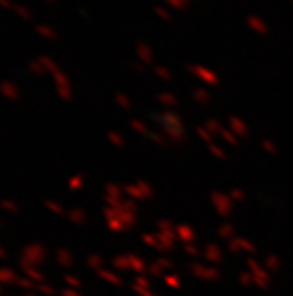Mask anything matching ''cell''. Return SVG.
<instances>
[{
	"instance_id": "obj_1",
	"label": "cell",
	"mask_w": 293,
	"mask_h": 296,
	"mask_svg": "<svg viewBox=\"0 0 293 296\" xmlns=\"http://www.w3.org/2000/svg\"><path fill=\"white\" fill-rule=\"evenodd\" d=\"M0 94L9 99V101H18L20 99V89L13 82H9V80L0 82Z\"/></svg>"
},
{
	"instance_id": "obj_2",
	"label": "cell",
	"mask_w": 293,
	"mask_h": 296,
	"mask_svg": "<svg viewBox=\"0 0 293 296\" xmlns=\"http://www.w3.org/2000/svg\"><path fill=\"white\" fill-rule=\"evenodd\" d=\"M53 80H55V83H57V89H71L67 75H65L62 69H59V71L53 73Z\"/></svg>"
},
{
	"instance_id": "obj_3",
	"label": "cell",
	"mask_w": 293,
	"mask_h": 296,
	"mask_svg": "<svg viewBox=\"0 0 293 296\" xmlns=\"http://www.w3.org/2000/svg\"><path fill=\"white\" fill-rule=\"evenodd\" d=\"M36 32L44 37V39H57V32L48 25H36Z\"/></svg>"
},
{
	"instance_id": "obj_4",
	"label": "cell",
	"mask_w": 293,
	"mask_h": 296,
	"mask_svg": "<svg viewBox=\"0 0 293 296\" xmlns=\"http://www.w3.org/2000/svg\"><path fill=\"white\" fill-rule=\"evenodd\" d=\"M14 13H16L20 18H23V20H27V22H30V20H32V16H34L32 11H30L27 6H23V4H16V6H14Z\"/></svg>"
},
{
	"instance_id": "obj_5",
	"label": "cell",
	"mask_w": 293,
	"mask_h": 296,
	"mask_svg": "<svg viewBox=\"0 0 293 296\" xmlns=\"http://www.w3.org/2000/svg\"><path fill=\"white\" fill-rule=\"evenodd\" d=\"M39 60L42 62V66L46 68V71L52 73V75H53V73H55V71H59V69H60L59 66H57L55 60L52 59V57H44V55H42V57H39Z\"/></svg>"
},
{
	"instance_id": "obj_6",
	"label": "cell",
	"mask_w": 293,
	"mask_h": 296,
	"mask_svg": "<svg viewBox=\"0 0 293 296\" xmlns=\"http://www.w3.org/2000/svg\"><path fill=\"white\" fill-rule=\"evenodd\" d=\"M29 69L34 73V75H39V76H42V75H46V73H48V71H46V68L42 66V62H41L39 59H37V60H30V62H29Z\"/></svg>"
},
{
	"instance_id": "obj_7",
	"label": "cell",
	"mask_w": 293,
	"mask_h": 296,
	"mask_svg": "<svg viewBox=\"0 0 293 296\" xmlns=\"http://www.w3.org/2000/svg\"><path fill=\"white\" fill-rule=\"evenodd\" d=\"M248 23H249V27H251L253 30H256V32H260V34H265L267 32V25H265L263 22L260 20V18H249L248 20Z\"/></svg>"
},
{
	"instance_id": "obj_8",
	"label": "cell",
	"mask_w": 293,
	"mask_h": 296,
	"mask_svg": "<svg viewBox=\"0 0 293 296\" xmlns=\"http://www.w3.org/2000/svg\"><path fill=\"white\" fill-rule=\"evenodd\" d=\"M138 55H140L143 60H146V62H150V59H152V52H150V50L143 45L138 46Z\"/></svg>"
},
{
	"instance_id": "obj_9",
	"label": "cell",
	"mask_w": 293,
	"mask_h": 296,
	"mask_svg": "<svg viewBox=\"0 0 293 296\" xmlns=\"http://www.w3.org/2000/svg\"><path fill=\"white\" fill-rule=\"evenodd\" d=\"M194 98L198 99V101H203V103L209 101V94H207L205 91H194Z\"/></svg>"
},
{
	"instance_id": "obj_10",
	"label": "cell",
	"mask_w": 293,
	"mask_h": 296,
	"mask_svg": "<svg viewBox=\"0 0 293 296\" xmlns=\"http://www.w3.org/2000/svg\"><path fill=\"white\" fill-rule=\"evenodd\" d=\"M0 7H4L6 11H11V9L14 11V6H13V2H11V0H0Z\"/></svg>"
},
{
	"instance_id": "obj_11",
	"label": "cell",
	"mask_w": 293,
	"mask_h": 296,
	"mask_svg": "<svg viewBox=\"0 0 293 296\" xmlns=\"http://www.w3.org/2000/svg\"><path fill=\"white\" fill-rule=\"evenodd\" d=\"M117 101L120 103V105L124 107V109H129V105H131V103L124 98V94H117Z\"/></svg>"
},
{
	"instance_id": "obj_12",
	"label": "cell",
	"mask_w": 293,
	"mask_h": 296,
	"mask_svg": "<svg viewBox=\"0 0 293 296\" xmlns=\"http://www.w3.org/2000/svg\"><path fill=\"white\" fill-rule=\"evenodd\" d=\"M159 99H161V101H163V103H172V105H175V98H163V96H159Z\"/></svg>"
},
{
	"instance_id": "obj_13",
	"label": "cell",
	"mask_w": 293,
	"mask_h": 296,
	"mask_svg": "<svg viewBox=\"0 0 293 296\" xmlns=\"http://www.w3.org/2000/svg\"><path fill=\"white\" fill-rule=\"evenodd\" d=\"M157 75H163V76H164V78H169V75H168V73H166V71H159V69H157Z\"/></svg>"
},
{
	"instance_id": "obj_14",
	"label": "cell",
	"mask_w": 293,
	"mask_h": 296,
	"mask_svg": "<svg viewBox=\"0 0 293 296\" xmlns=\"http://www.w3.org/2000/svg\"><path fill=\"white\" fill-rule=\"evenodd\" d=\"M44 2H50V4H53V2H57V0H44Z\"/></svg>"
}]
</instances>
